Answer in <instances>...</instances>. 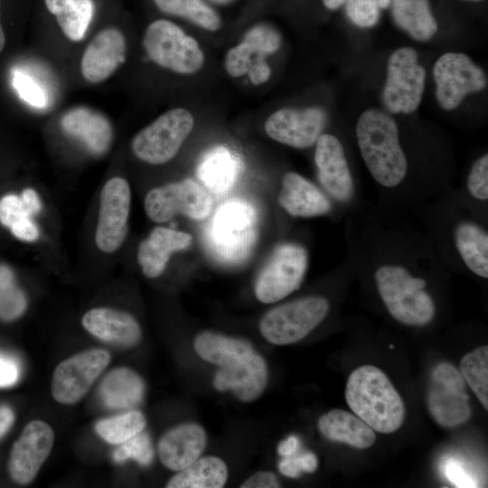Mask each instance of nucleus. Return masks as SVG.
Returning a JSON list of instances; mask_svg holds the SVG:
<instances>
[{
	"label": "nucleus",
	"mask_w": 488,
	"mask_h": 488,
	"mask_svg": "<svg viewBox=\"0 0 488 488\" xmlns=\"http://www.w3.org/2000/svg\"><path fill=\"white\" fill-rule=\"evenodd\" d=\"M413 217L364 199L343 219L344 258L390 319L422 328L438 317L449 272Z\"/></svg>",
	"instance_id": "f257e3e1"
},
{
	"label": "nucleus",
	"mask_w": 488,
	"mask_h": 488,
	"mask_svg": "<svg viewBox=\"0 0 488 488\" xmlns=\"http://www.w3.org/2000/svg\"><path fill=\"white\" fill-rule=\"evenodd\" d=\"M355 140L379 206L414 213L437 193V185L415 166L397 122L388 114L364 111L355 126Z\"/></svg>",
	"instance_id": "f03ea898"
},
{
	"label": "nucleus",
	"mask_w": 488,
	"mask_h": 488,
	"mask_svg": "<svg viewBox=\"0 0 488 488\" xmlns=\"http://www.w3.org/2000/svg\"><path fill=\"white\" fill-rule=\"evenodd\" d=\"M438 258L450 273L488 280V222L469 211L451 186L415 213Z\"/></svg>",
	"instance_id": "7ed1b4c3"
},
{
	"label": "nucleus",
	"mask_w": 488,
	"mask_h": 488,
	"mask_svg": "<svg viewBox=\"0 0 488 488\" xmlns=\"http://www.w3.org/2000/svg\"><path fill=\"white\" fill-rule=\"evenodd\" d=\"M345 400L353 414L379 433H393L405 420L402 398L388 376L373 365H362L350 374Z\"/></svg>",
	"instance_id": "20e7f679"
},
{
	"label": "nucleus",
	"mask_w": 488,
	"mask_h": 488,
	"mask_svg": "<svg viewBox=\"0 0 488 488\" xmlns=\"http://www.w3.org/2000/svg\"><path fill=\"white\" fill-rule=\"evenodd\" d=\"M314 164L320 187L335 208V221L344 219L364 200L343 141L323 133L315 143Z\"/></svg>",
	"instance_id": "39448f33"
},
{
	"label": "nucleus",
	"mask_w": 488,
	"mask_h": 488,
	"mask_svg": "<svg viewBox=\"0 0 488 488\" xmlns=\"http://www.w3.org/2000/svg\"><path fill=\"white\" fill-rule=\"evenodd\" d=\"M333 304L324 295L310 294L274 307L259 322V331L268 343L288 345L297 343L330 315Z\"/></svg>",
	"instance_id": "423d86ee"
},
{
	"label": "nucleus",
	"mask_w": 488,
	"mask_h": 488,
	"mask_svg": "<svg viewBox=\"0 0 488 488\" xmlns=\"http://www.w3.org/2000/svg\"><path fill=\"white\" fill-rule=\"evenodd\" d=\"M142 43L154 63L178 74H195L205 62L197 40L168 20L159 19L148 24Z\"/></svg>",
	"instance_id": "0eeeda50"
},
{
	"label": "nucleus",
	"mask_w": 488,
	"mask_h": 488,
	"mask_svg": "<svg viewBox=\"0 0 488 488\" xmlns=\"http://www.w3.org/2000/svg\"><path fill=\"white\" fill-rule=\"evenodd\" d=\"M257 216L247 202L232 200L221 205L207 231V242L221 261L236 263L250 251L256 239Z\"/></svg>",
	"instance_id": "6e6552de"
},
{
	"label": "nucleus",
	"mask_w": 488,
	"mask_h": 488,
	"mask_svg": "<svg viewBox=\"0 0 488 488\" xmlns=\"http://www.w3.org/2000/svg\"><path fill=\"white\" fill-rule=\"evenodd\" d=\"M309 265L304 244L286 241L277 245L255 282V296L263 304L283 300L303 283Z\"/></svg>",
	"instance_id": "1a4fd4ad"
},
{
	"label": "nucleus",
	"mask_w": 488,
	"mask_h": 488,
	"mask_svg": "<svg viewBox=\"0 0 488 488\" xmlns=\"http://www.w3.org/2000/svg\"><path fill=\"white\" fill-rule=\"evenodd\" d=\"M193 127L194 117L188 109H169L136 134L132 151L147 164H165L177 155Z\"/></svg>",
	"instance_id": "9d476101"
},
{
	"label": "nucleus",
	"mask_w": 488,
	"mask_h": 488,
	"mask_svg": "<svg viewBox=\"0 0 488 488\" xmlns=\"http://www.w3.org/2000/svg\"><path fill=\"white\" fill-rule=\"evenodd\" d=\"M145 211L155 222H165L176 214L202 221L212 211L210 193L197 182L187 178L150 190L144 201Z\"/></svg>",
	"instance_id": "9b49d317"
},
{
	"label": "nucleus",
	"mask_w": 488,
	"mask_h": 488,
	"mask_svg": "<svg viewBox=\"0 0 488 488\" xmlns=\"http://www.w3.org/2000/svg\"><path fill=\"white\" fill-rule=\"evenodd\" d=\"M427 406L433 419L443 427H456L471 418L465 381L451 363L441 362L433 369L427 390Z\"/></svg>",
	"instance_id": "f8f14e48"
},
{
	"label": "nucleus",
	"mask_w": 488,
	"mask_h": 488,
	"mask_svg": "<svg viewBox=\"0 0 488 488\" xmlns=\"http://www.w3.org/2000/svg\"><path fill=\"white\" fill-rule=\"evenodd\" d=\"M426 71L417 52L409 47L396 50L388 61L383 101L392 113L409 114L420 104L425 89Z\"/></svg>",
	"instance_id": "ddd939ff"
},
{
	"label": "nucleus",
	"mask_w": 488,
	"mask_h": 488,
	"mask_svg": "<svg viewBox=\"0 0 488 488\" xmlns=\"http://www.w3.org/2000/svg\"><path fill=\"white\" fill-rule=\"evenodd\" d=\"M433 75L436 99L446 110L457 108L466 95L482 90L487 82L483 70L467 55L458 52L440 56Z\"/></svg>",
	"instance_id": "4468645a"
},
{
	"label": "nucleus",
	"mask_w": 488,
	"mask_h": 488,
	"mask_svg": "<svg viewBox=\"0 0 488 488\" xmlns=\"http://www.w3.org/2000/svg\"><path fill=\"white\" fill-rule=\"evenodd\" d=\"M110 361V354L103 349H90L60 362L52 380L53 399L64 405L80 401Z\"/></svg>",
	"instance_id": "2eb2a0df"
},
{
	"label": "nucleus",
	"mask_w": 488,
	"mask_h": 488,
	"mask_svg": "<svg viewBox=\"0 0 488 488\" xmlns=\"http://www.w3.org/2000/svg\"><path fill=\"white\" fill-rule=\"evenodd\" d=\"M131 204L129 183L122 177H113L101 189L95 242L104 253L117 251L127 234Z\"/></svg>",
	"instance_id": "dca6fc26"
},
{
	"label": "nucleus",
	"mask_w": 488,
	"mask_h": 488,
	"mask_svg": "<svg viewBox=\"0 0 488 488\" xmlns=\"http://www.w3.org/2000/svg\"><path fill=\"white\" fill-rule=\"evenodd\" d=\"M326 121L325 112L317 107L283 108L267 117L264 129L271 139L280 144L306 149L315 145Z\"/></svg>",
	"instance_id": "f3484780"
},
{
	"label": "nucleus",
	"mask_w": 488,
	"mask_h": 488,
	"mask_svg": "<svg viewBox=\"0 0 488 488\" xmlns=\"http://www.w3.org/2000/svg\"><path fill=\"white\" fill-rule=\"evenodd\" d=\"M53 442L54 434L47 423H28L12 447L8 462L11 478L19 484L31 483L48 458Z\"/></svg>",
	"instance_id": "a211bd4d"
},
{
	"label": "nucleus",
	"mask_w": 488,
	"mask_h": 488,
	"mask_svg": "<svg viewBox=\"0 0 488 488\" xmlns=\"http://www.w3.org/2000/svg\"><path fill=\"white\" fill-rule=\"evenodd\" d=\"M278 203L294 218L328 216L335 220V208L323 189L296 172L283 175Z\"/></svg>",
	"instance_id": "6ab92c4d"
},
{
	"label": "nucleus",
	"mask_w": 488,
	"mask_h": 488,
	"mask_svg": "<svg viewBox=\"0 0 488 488\" xmlns=\"http://www.w3.org/2000/svg\"><path fill=\"white\" fill-rule=\"evenodd\" d=\"M126 52L127 42L120 30L108 27L99 31L82 54V76L91 83L104 81L125 61Z\"/></svg>",
	"instance_id": "aec40b11"
},
{
	"label": "nucleus",
	"mask_w": 488,
	"mask_h": 488,
	"mask_svg": "<svg viewBox=\"0 0 488 488\" xmlns=\"http://www.w3.org/2000/svg\"><path fill=\"white\" fill-rule=\"evenodd\" d=\"M267 382L266 361L255 352L233 366L220 368L213 378V386L217 390H230L243 402L257 399L265 390Z\"/></svg>",
	"instance_id": "412c9836"
},
{
	"label": "nucleus",
	"mask_w": 488,
	"mask_h": 488,
	"mask_svg": "<svg viewBox=\"0 0 488 488\" xmlns=\"http://www.w3.org/2000/svg\"><path fill=\"white\" fill-rule=\"evenodd\" d=\"M206 442V432L202 427L183 423L171 428L160 438L158 456L163 465L178 472L201 456Z\"/></svg>",
	"instance_id": "4be33fe9"
},
{
	"label": "nucleus",
	"mask_w": 488,
	"mask_h": 488,
	"mask_svg": "<svg viewBox=\"0 0 488 488\" xmlns=\"http://www.w3.org/2000/svg\"><path fill=\"white\" fill-rule=\"evenodd\" d=\"M81 324L96 338L121 346H134L142 337L141 327L135 317L114 308H92L84 314Z\"/></svg>",
	"instance_id": "5701e85b"
},
{
	"label": "nucleus",
	"mask_w": 488,
	"mask_h": 488,
	"mask_svg": "<svg viewBox=\"0 0 488 488\" xmlns=\"http://www.w3.org/2000/svg\"><path fill=\"white\" fill-rule=\"evenodd\" d=\"M192 241V236L187 232L155 227L138 247L137 261L143 274L149 278L159 277L171 255L185 249Z\"/></svg>",
	"instance_id": "b1692460"
},
{
	"label": "nucleus",
	"mask_w": 488,
	"mask_h": 488,
	"mask_svg": "<svg viewBox=\"0 0 488 488\" xmlns=\"http://www.w3.org/2000/svg\"><path fill=\"white\" fill-rule=\"evenodd\" d=\"M61 126L68 135L80 139L93 154H104L111 145V123L93 108L76 107L68 110L61 117Z\"/></svg>",
	"instance_id": "393cba45"
},
{
	"label": "nucleus",
	"mask_w": 488,
	"mask_h": 488,
	"mask_svg": "<svg viewBox=\"0 0 488 488\" xmlns=\"http://www.w3.org/2000/svg\"><path fill=\"white\" fill-rule=\"evenodd\" d=\"M320 433L328 440L343 443L357 449L371 447L376 440L375 431L355 414L332 409L317 422Z\"/></svg>",
	"instance_id": "a878e982"
},
{
	"label": "nucleus",
	"mask_w": 488,
	"mask_h": 488,
	"mask_svg": "<svg viewBox=\"0 0 488 488\" xmlns=\"http://www.w3.org/2000/svg\"><path fill=\"white\" fill-rule=\"evenodd\" d=\"M193 349L200 358L219 368L233 366L254 353L249 341L211 331L196 335Z\"/></svg>",
	"instance_id": "bb28decb"
},
{
	"label": "nucleus",
	"mask_w": 488,
	"mask_h": 488,
	"mask_svg": "<svg viewBox=\"0 0 488 488\" xmlns=\"http://www.w3.org/2000/svg\"><path fill=\"white\" fill-rule=\"evenodd\" d=\"M142 378L129 368H117L109 371L99 386L103 403L114 409H125L138 404L144 395Z\"/></svg>",
	"instance_id": "cd10ccee"
},
{
	"label": "nucleus",
	"mask_w": 488,
	"mask_h": 488,
	"mask_svg": "<svg viewBox=\"0 0 488 488\" xmlns=\"http://www.w3.org/2000/svg\"><path fill=\"white\" fill-rule=\"evenodd\" d=\"M228 467L218 456L197 458L178 471L166 483L167 488H221L228 479Z\"/></svg>",
	"instance_id": "c85d7f7f"
},
{
	"label": "nucleus",
	"mask_w": 488,
	"mask_h": 488,
	"mask_svg": "<svg viewBox=\"0 0 488 488\" xmlns=\"http://www.w3.org/2000/svg\"><path fill=\"white\" fill-rule=\"evenodd\" d=\"M396 24L417 41H427L437 31L428 0H391Z\"/></svg>",
	"instance_id": "c756f323"
},
{
	"label": "nucleus",
	"mask_w": 488,
	"mask_h": 488,
	"mask_svg": "<svg viewBox=\"0 0 488 488\" xmlns=\"http://www.w3.org/2000/svg\"><path fill=\"white\" fill-rule=\"evenodd\" d=\"M458 201L474 215L488 222V155L483 154L470 165L458 189H454Z\"/></svg>",
	"instance_id": "7c9ffc66"
},
{
	"label": "nucleus",
	"mask_w": 488,
	"mask_h": 488,
	"mask_svg": "<svg viewBox=\"0 0 488 488\" xmlns=\"http://www.w3.org/2000/svg\"><path fill=\"white\" fill-rule=\"evenodd\" d=\"M44 4L68 39L79 42L85 36L94 14L93 0H44Z\"/></svg>",
	"instance_id": "2f4dec72"
},
{
	"label": "nucleus",
	"mask_w": 488,
	"mask_h": 488,
	"mask_svg": "<svg viewBox=\"0 0 488 488\" xmlns=\"http://www.w3.org/2000/svg\"><path fill=\"white\" fill-rule=\"evenodd\" d=\"M237 172V164L230 153L224 148H218L204 157L197 174L210 192L223 194L232 187Z\"/></svg>",
	"instance_id": "473e14b6"
},
{
	"label": "nucleus",
	"mask_w": 488,
	"mask_h": 488,
	"mask_svg": "<svg viewBox=\"0 0 488 488\" xmlns=\"http://www.w3.org/2000/svg\"><path fill=\"white\" fill-rule=\"evenodd\" d=\"M164 14L184 18L200 28L216 32L221 27L217 12L203 0H154Z\"/></svg>",
	"instance_id": "72a5a7b5"
},
{
	"label": "nucleus",
	"mask_w": 488,
	"mask_h": 488,
	"mask_svg": "<svg viewBox=\"0 0 488 488\" xmlns=\"http://www.w3.org/2000/svg\"><path fill=\"white\" fill-rule=\"evenodd\" d=\"M145 418L138 410L127 412L99 420L95 427L97 434L106 442L120 445L143 432Z\"/></svg>",
	"instance_id": "f704fd0d"
},
{
	"label": "nucleus",
	"mask_w": 488,
	"mask_h": 488,
	"mask_svg": "<svg viewBox=\"0 0 488 488\" xmlns=\"http://www.w3.org/2000/svg\"><path fill=\"white\" fill-rule=\"evenodd\" d=\"M459 371L485 410L488 409V347L475 348L465 354Z\"/></svg>",
	"instance_id": "c9c22d12"
},
{
	"label": "nucleus",
	"mask_w": 488,
	"mask_h": 488,
	"mask_svg": "<svg viewBox=\"0 0 488 488\" xmlns=\"http://www.w3.org/2000/svg\"><path fill=\"white\" fill-rule=\"evenodd\" d=\"M25 307V296L15 286L12 271L0 265V317L6 321L14 320L24 312Z\"/></svg>",
	"instance_id": "e433bc0d"
},
{
	"label": "nucleus",
	"mask_w": 488,
	"mask_h": 488,
	"mask_svg": "<svg viewBox=\"0 0 488 488\" xmlns=\"http://www.w3.org/2000/svg\"><path fill=\"white\" fill-rule=\"evenodd\" d=\"M391 0H346L345 10L352 23L361 28L374 26L381 10L389 6Z\"/></svg>",
	"instance_id": "4c0bfd02"
},
{
	"label": "nucleus",
	"mask_w": 488,
	"mask_h": 488,
	"mask_svg": "<svg viewBox=\"0 0 488 488\" xmlns=\"http://www.w3.org/2000/svg\"><path fill=\"white\" fill-rule=\"evenodd\" d=\"M242 40L250 46L256 56L267 57L275 53L281 46L280 33L267 23L250 27Z\"/></svg>",
	"instance_id": "58836bf2"
},
{
	"label": "nucleus",
	"mask_w": 488,
	"mask_h": 488,
	"mask_svg": "<svg viewBox=\"0 0 488 488\" xmlns=\"http://www.w3.org/2000/svg\"><path fill=\"white\" fill-rule=\"evenodd\" d=\"M154 457L151 439L146 433H139L129 440L122 443L113 452V459L117 463H124L134 459L141 465H148Z\"/></svg>",
	"instance_id": "ea45409f"
},
{
	"label": "nucleus",
	"mask_w": 488,
	"mask_h": 488,
	"mask_svg": "<svg viewBox=\"0 0 488 488\" xmlns=\"http://www.w3.org/2000/svg\"><path fill=\"white\" fill-rule=\"evenodd\" d=\"M12 85L19 97L36 108L46 107L47 97L42 88L28 74L15 70L12 74Z\"/></svg>",
	"instance_id": "a19ab883"
},
{
	"label": "nucleus",
	"mask_w": 488,
	"mask_h": 488,
	"mask_svg": "<svg viewBox=\"0 0 488 488\" xmlns=\"http://www.w3.org/2000/svg\"><path fill=\"white\" fill-rule=\"evenodd\" d=\"M255 53L250 46L243 40L230 48L224 57V68L232 78L247 75Z\"/></svg>",
	"instance_id": "79ce46f5"
},
{
	"label": "nucleus",
	"mask_w": 488,
	"mask_h": 488,
	"mask_svg": "<svg viewBox=\"0 0 488 488\" xmlns=\"http://www.w3.org/2000/svg\"><path fill=\"white\" fill-rule=\"evenodd\" d=\"M32 215L26 210L21 196L7 194L0 200V221L7 228L32 219Z\"/></svg>",
	"instance_id": "37998d69"
},
{
	"label": "nucleus",
	"mask_w": 488,
	"mask_h": 488,
	"mask_svg": "<svg viewBox=\"0 0 488 488\" xmlns=\"http://www.w3.org/2000/svg\"><path fill=\"white\" fill-rule=\"evenodd\" d=\"M443 473L446 479L456 487H476L478 482L462 461L448 458L444 464Z\"/></svg>",
	"instance_id": "c03bdc74"
},
{
	"label": "nucleus",
	"mask_w": 488,
	"mask_h": 488,
	"mask_svg": "<svg viewBox=\"0 0 488 488\" xmlns=\"http://www.w3.org/2000/svg\"><path fill=\"white\" fill-rule=\"evenodd\" d=\"M271 68L266 57L256 56L247 73L250 82L255 86L265 84L271 77Z\"/></svg>",
	"instance_id": "a18cd8bd"
},
{
	"label": "nucleus",
	"mask_w": 488,
	"mask_h": 488,
	"mask_svg": "<svg viewBox=\"0 0 488 488\" xmlns=\"http://www.w3.org/2000/svg\"><path fill=\"white\" fill-rule=\"evenodd\" d=\"M19 378V366L17 362L0 353V388L14 385Z\"/></svg>",
	"instance_id": "49530a36"
},
{
	"label": "nucleus",
	"mask_w": 488,
	"mask_h": 488,
	"mask_svg": "<svg viewBox=\"0 0 488 488\" xmlns=\"http://www.w3.org/2000/svg\"><path fill=\"white\" fill-rule=\"evenodd\" d=\"M280 483L275 474L268 471H259L249 476L241 485L242 488H276Z\"/></svg>",
	"instance_id": "de8ad7c7"
},
{
	"label": "nucleus",
	"mask_w": 488,
	"mask_h": 488,
	"mask_svg": "<svg viewBox=\"0 0 488 488\" xmlns=\"http://www.w3.org/2000/svg\"><path fill=\"white\" fill-rule=\"evenodd\" d=\"M12 233L19 239L34 241L40 236V230L33 219L25 220L10 228Z\"/></svg>",
	"instance_id": "09e8293b"
},
{
	"label": "nucleus",
	"mask_w": 488,
	"mask_h": 488,
	"mask_svg": "<svg viewBox=\"0 0 488 488\" xmlns=\"http://www.w3.org/2000/svg\"><path fill=\"white\" fill-rule=\"evenodd\" d=\"M279 472L287 477L297 478L303 473L301 459L299 455L283 457L278 464Z\"/></svg>",
	"instance_id": "8fccbe9b"
},
{
	"label": "nucleus",
	"mask_w": 488,
	"mask_h": 488,
	"mask_svg": "<svg viewBox=\"0 0 488 488\" xmlns=\"http://www.w3.org/2000/svg\"><path fill=\"white\" fill-rule=\"evenodd\" d=\"M21 198L26 210L32 216L37 215L41 211L42 202L34 190L31 188L23 190Z\"/></svg>",
	"instance_id": "3c124183"
},
{
	"label": "nucleus",
	"mask_w": 488,
	"mask_h": 488,
	"mask_svg": "<svg viewBox=\"0 0 488 488\" xmlns=\"http://www.w3.org/2000/svg\"><path fill=\"white\" fill-rule=\"evenodd\" d=\"M300 448V440L295 436L291 435L286 439L280 442L277 446V453L282 457L291 456L296 455Z\"/></svg>",
	"instance_id": "603ef678"
},
{
	"label": "nucleus",
	"mask_w": 488,
	"mask_h": 488,
	"mask_svg": "<svg viewBox=\"0 0 488 488\" xmlns=\"http://www.w3.org/2000/svg\"><path fill=\"white\" fill-rule=\"evenodd\" d=\"M14 420V415L12 409L6 406L0 407V438L3 437L5 433L11 427Z\"/></svg>",
	"instance_id": "864d4df0"
},
{
	"label": "nucleus",
	"mask_w": 488,
	"mask_h": 488,
	"mask_svg": "<svg viewBox=\"0 0 488 488\" xmlns=\"http://www.w3.org/2000/svg\"><path fill=\"white\" fill-rule=\"evenodd\" d=\"M302 464L303 472L313 473L317 469L318 460L316 455L312 452H305L299 455Z\"/></svg>",
	"instance_id": "5fc2aeb1"
},
{
	"label": "nucleus",
	"mask_w": 488,
	"mask_h": 488,
	"mask_svg": "<svg viewBox=\"0 0 488 488\" xmlns=\"http://www.w3.org/2000/svg\"><path fill=\"white\" fill-rule=\"evenodd\" d=\"M346 0H323L324 6L330 10H335L343 5Z\"/></svg>",
	"instance_id": "6e6d98bb"
},
{
	"label": "nucleus",
	"mask_w": 488,
	"mask_h": 488,
	"mask_svg": "<svg viewBox=\"0 0 488 488\" xmlns=\"http://www.w3.org/2000/svg\"><path fill=\"white\" fill-rule=\"evenodd\" d=\"M0 6H1V1H0ZM5 43V33H4L3 28L0 23V52L4 49Z\"/></svg>",
	"instance_id": "4d7b16f0"
},
{
	"label": "nucleus",
	"mask_w": 488,
	"mask_h": 488,
	"mask_svg": "<svg viewBox=\"0 0 488 488\" xmlns=\"http://www.w3.org/2000/svg\"><path fill=\"white\" fill-rule=\"evenodd\" d=\"M210 1L217 5H228L233 2L234 0H210Z\"/></svg>",
	"instance_id": "13d9d810"
},
{
	"label": "nucleus",
	"mask_w": 488,
	"mask_h": 488,
	"mask_svg": "<svg viewBox=\"0 0 488 488\" xmlns=\"http://www.w3.org/2000/svg\"><path fill=\"white\" fill-rule=\"evenodd\" d=\"M468 1H481V0H468Z\"/></svg>",
	"instance_id": "bf43d9fd"
}]
</instances>
